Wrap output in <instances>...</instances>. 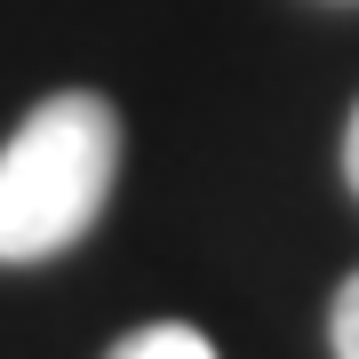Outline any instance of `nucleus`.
<instances>
[{"mask_svg": "<svg viewBox=\"0 0 359 359\" xmlns=\"http://www.w3.org/2000/svg\"><path fill=\"white\" fill-rule=\"evenodd\" d=\"M120 184V112L96 88L40 96L0 144V271L80 248Z\"/></svg>", "mask_w": 359, "mask_h": 359, "instance_id": "f257e3e1", "label": "nucleus"}, {"mask_svg": "<svg viewBox=\"0 0 359 359\" xmlns=\"http://www.w3.org/2000/svg\"><path fill=\"white\" fill-rule=\"evenodd\" d=\"M104 359H216V344H208L200 327H184V320H160V327H136V335H120Z\"/></svg>", "mask_w": 359, "mask_h": 359, "instance_id": "f03ea898", "label": "nucleus"}, {"mask_svg": "<svg viewBox=\"0 0 359 359\" xmlns=\"http://www.w3.org/2000/svg\"><path fill=\"white\" fill-rule=\"evenodd\" d=\"M327 344H335V359H359V271L335 287V304H327Z\"/></svg>", "mask_w": 359, "mask_h": 359, "instance_id": "7ed1b4c3", "label": "nucleus"}, {"mask_svg": "<svg viewBox=\"0 0 359 359\" xmlns=\"http://www.w3.org/2000/svg\"><path fill=\"white\" fill-rule=\"evenodd\" d=\"M344 184H351V200H359V112H351V128H344Z\"/></svg>", "mask_w": 359, "mask_h": 359, "instance_id": "20e7f679", "label": "nucleus"}]
</instances>
